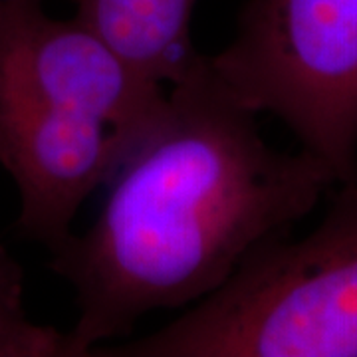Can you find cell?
Listing matches in <instances>:
<instances>
[{"mask_svg":"<svg viewBox=\"0 0 357 357\" xmlns=\"http://www.w3.org/2000/svg\"><path fill=\"white\" fill-rule=\"evenodd\" d=\"M256 115L203 54L167 88L91 227L52 252L79 312L68 332L72 357L129 335L149 312L199 304L335 185L304 149H272Z\"/></svg>","mask_w":357,"mask_h":357,"instance_id":"1","label":"cell"},{"mask_svg":"<svg viewBox=\"0 0 357 357\" xmlns=\"http://www.w3.org/2000/svg\"><path fill=\"white\" fill-rule=\"evenodd\" d=\"M167 89L76 16L44 0L0 6V167L13 177L18 230L56 252L91 192L151 129Z\"/></svg>","mask_w":357,"mask_h":357,"instance_id":"2","label":"cell"},{"mask_svg":"<svg viewBox=\"0 0 357 357\" xmlns=\"http://www.w3.org/2000/svg\"><path fill=\"white\" fill-rule=\"evenodd\" d=\"M0 357H72L68 333L42 326L24 306V274L0 244Z\"/></svg>","mask_w":357,"mask_h":357,"instance_id":"6","label":"cell"},{"mask_svg":"<svg viewBox=\"0 0 357 357\" xmlns=\"http://www.w3.org/2000/svg\"><path fill=\"white\" fill-rule=\"evenodd\" d=\"M199 0H76V16L141 76L171 86L199 52L191 20Z\"/></svg>","mask_w":357,"mask_h":357,"instance_id":"5","label":"cell"},{"mask_svg":"<svg viewBox=\"0 0 357 357\" xmlns=\"http://www.w3.org/2000/svg\"><path fill=\"white\" fill-rule=\"evenodd\" d=\"M229 91L276 115L335 185H357V0H248L208 56Z\"/></svg>","mask_w":357,"mask_h":357,"instance_id":"4","label":"cell"},{"mask_svg":"<svg viewBox=\"0 0 357 357\" xmlns=\"http://www.w3.org/2000/svg\"><path fill=\"white\" fill-rule=\"evenodd\" d=\"M4 2H6V0H0V6H2V4H4Z\"/></svg>","mask_w":357,"mask_h":357,"instance_id":"7","label":"cell"},{"mask_svg":"<svg viewBox=\"0 0 357 357\" xmlns=\"http://www.w3.org/2000/svg\"><path fill=\"white\" fill-rule=\"evenodd\" d=\"M306 236L262 244L165 328L98 357H357V185Z\"/></svg>","mask_w":357,"mask_h":357,"instance_id":"3","label":"cell"}]
</instances>
